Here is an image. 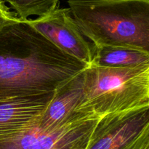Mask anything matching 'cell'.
I'll list each match as a JSON object with an SVG mask.
<instances>
[{
  "label": "cell",
  "instance_id": "obj_4",
  "mask_svg": "<svg viewBox=\"0 0 149 149\" xmlns=\"http://www.w3.org/2000/svg\"><path fill=\"white\" fill-rule=\"evenodd\" d=\"M101 118L90 114L51 130H41L36 124L0 137V149H87Z\"/></svg>",
  "mask_w": 149,
  "mask_h": 149
},
{
  "label": "cell",
  "instance_id": "obj_8",
  "mask_svg": "<svg viewBox=\"0 0 149 149\" xmlns=\"http://www.w3.org/2000/svg\"><path fill=\"white\" fill-rule=\"evenodd\" d=\"M55 93L0 101V137L11 135L36 125Z\"/></svg>",
  "mask_w": 149,
  "mask_h": 149
},
{
  "label": "cell",
  "instance_id": "obj_11",
  "mask_svg": "<svg viewBox=\"0 0 149 149\" xmlns=\"http://www.w3.org/2000/svg\"><path fill=\"white\" fill-rule=\"evenodd\" d=\"M14 12L10 11V8L0 0V30L5 26L20 21Z\"/></svg>",
  "mask_w": 149,
  "mask_h": 149
},
{
  "label": "cell",
  "instance_id": "obj_1",
  "mask_svg": "<svg viewBox=\"0 0 149 149\" xmlns=\"http://www.w3.org/2000/svg\"><path fill=\"white\" fill-rule=\"evenodd\" d=\"M88 66L57 47L29 20L0 30V101L55 93Z\"/></svg>",
  "mask_w": 149,
  "mask_h": 149
},
{
  "label": "cell",
  "instance_id": "obj_7",
  "mask_svg": "<svg viewBox=\"0 0 149 149\" xmlns=\"http://www.w3.org/2000/svg\"><path fill=\"white\" fill-rule=\"evenodd\" d=\"M81 74L55 93L38 120V127L51 130L83 116L94 114L80 109L82 102Z\"/></svg>",
  "mask_w": 149,
  "mask_h": 149
},
{
  "label": "cell",
  "instance_id": "obj_10",
  "mask_svg": "<svg viewBox=\"0 0 149 149\" xmlns=\"http://www.w3.org/2000/svg\"><path fill=\"white\" fill-rule=\"evenodd\" d=\"M59 0H7L14 13L22 20L31 16L43 17L58 8Z\"/></svg>",
  "mask_w": 149,
  "mask_h": 149
},
{
  "label": "cell",
  "instance_id": "obj_6",
  "mask_svg": "<svg viewBox=\"0 0 149 149\" xmlns=\"http://www.w3.org/2000/svg\"><path fill=\"white\" fill-rule=\"evenodd\" d=\"M28 20L57 47L90 66L93 60V45L81 33L69 8L58 7L47 15Z\"/></svg>",
  "mask_w": 149,
  "mask_h": 149
},
{
  "label": "cell",
  "instance_id": "obj_12",
  "mask_svg": "<svg viewBox=\"0 0 149 149\" xmlns=\"http://www.w3.org/2000/svg\"><path fill=\"white\" fill-rule=\"evenodd\" d=\"M1 1H2V2H4V4H5V3H7V0H1Z\"/></svg>",
  "mask_w": 149,
  "mask_h": 149
},
{
  "label": "cell",
  "instance_id": "obj_5",
  "mask_svg": "<svg viewBox=\"0 0 149 149\" xmlns=\"http://www.w3.org/2000/svg\"><path fill=\"white\" fill-rule=\"evenodd\" d=\"M87 149H149V108L102 117Z\"/></svg>",
  "mask_w": 149,
  "mask_h": 149
},
{
  "label": "cell",
  "instance_id": "obj_2",
  "mask_svg": "<svg viewBox=\"0 0 149 149\" xmlns=\"http://www.w3.org/2000/svg\"><path fill=\"white\" fill-rule=\"evenodd\" d=\"M76 24L96 47L149 52V0H67Z\"/></svg>",
  "mask_w": 149,
  "mask_h": 149
},
{
  "label": "cell",
  "instance_id": "obj_3",
  "mask_svg": "<svg viewBox=\"0 0 149 149\" xmlns=\"http://www.w3.org/2000/svg\"><path fill=\"white\" fill-rule=\"evenodd\" d=\"M80 109L104 117L149 108V65H90L81 74Z\"/></svg>",
  "mask_w": 149,
  "mask_h": 149
},
{
  "label": "cell",
  "instance_id": "obj_9",
  "mask_svg": "<svg viewBox=\"0 0 149 149\" xmlns=\"http://www.w3.org/2000/svg\"><path fill=\"white\" fill-rule=\"evenodd\" d=\"M93 60L90 65L113 68L149 65V52L115 47H96L93 45Z\"/></svg>",
  "mask_w": 149,
  "mask_h": 149
}]
</instances>
